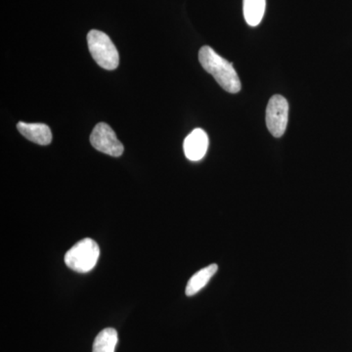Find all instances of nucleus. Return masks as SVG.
I'll return each mask as SVG.
<instances>
[{"mask_svg": "<svg viewBox=\"0 0 352 352\" xmlns=\"http://www.w3.org/2000/svg\"><path fill=\"white\" fill-rule=\"evenodd\" d=\"M199 61L206 72L210 74L217 83L229 94H238L241 90L239 76L233 65L227 61L210 46H203L199 51Z\"/></svg>", "mask_w": 352, "mask_h": 352, "instance_id": "nucleus-1", "label": "nucleus"}, {"mask_svg": "<svg viewBox=\"0 0 352 352\" xmlns=\"http://www.w3.org/2000/svg\"><path fill=\"white\" fill-rule=\"evenodd\" d=\"M88 50L101 68L112 71L120 63L119 52L105 32L92 30L87 34Z\"/></svg>", "mask_w": 352, "mask_h": 352, "instance_id": "nucleus-2", "label": "nucleus"}, {"mask_svg": "<svg viewBox=\"0 0 352 352\" xmlns=\"http://www.w3.org/2000/svg\"><path fill=\"white\" fill-rule=\"evenodd\" d=\"M100 249L94 240L85 238L76 243L65 254V263L69 270L78 273H87L96 265Z\"/></svg>", "mask_w": 352, "mask_h": 352, "instance_id": "nucleus-3", "label": "nucleus"}, {"mask_svg": "<svg viewBox=\"0 0 352 352\" xmlns=\"http://www.w3.org/2000/svg\"><path fill=\"white\" fill-rule=\"evenodd\" d=\"M289 104L281 95L271 97L266 108V126L274 138L283 136L288 124Z\"/></svg>", "mask_w": 352, "mask_h": 352, "instance_id": "nucleus-4", "label": "nucleus"}, {"mask_svg": "<svg viewBox=\"0 0 352 352\" xmlns=\"http://www.w3.org/2000/svg\"><path fill=\"white\" fill-rule=\"evenodd\" d=\"M90 143L97 151L112 157L122 156L124 145L118 139L115 131L105 122L95 126L90 135Z\"/></svg>", "mask_w": 352, "mask_h": 352, "instance_id": "nucleus-5", "label": "nucleus"}, {"mask_svg": "<svg viewBox=\"0 0 352 352\" xmlns=\"http://www.w3.org/2000/svg\"><path fill=\"white\" fill-rule=\"evenodd\" d=\"M208 148V134L201 129H194L185 138L183 149L187 159L190 161L198 162L207 154Z\"/></svg>", "mask_w": 352, "mask_h": 352, "instance_id": "nucleus-6", "label": "nucleus"}, {"mask_svg": "<svg viewBox=\"0 0 352 352\" xmlns=\"http://www.w3.org/2000/svg\"><path fill=\"white\" fill-rule=\"evenodd\" d=\"M18 131L24 138L38 145H48L52 141V133L50 126L44 124H27L20 122L17 124Z\"/></svg>", "mask_w": 352, "mask_h": 352, "instance_id": "nucleus-7", "label": "nucleus"}, {"mask_svg": "<svg viewBox=\"0 0 352 352\" xmlns=\"http://www.w3.org/2000/svg\"><path fill=\"white\" fill-rule=\"evenodd\" d=\"M217 270H219L217 264H210L190 278L186 287V296H195L199 293L210 282V278L214 276Z\"/></svg>", "mask_w": 352, "mask_h": 352, "instance_id": "nucleus-8", "label": "nucleus"}, {"mask_svg": "<svg viewBox=\"0 0 352 352\" xmlns=\"http://www.w3.org/2000/svg\"><path fill=\"white\" fill-rule=\"evenodd\" d=\"M117 344V331L113 328H106L95 338L92 352H115Z\"/></svg>", "mask_w": 352, "mask_h": 352, "instance_id": "nucleus-9", "label": "nucleus"}, {"mask_svg": "<svg viewBox=\"0 0 352 352\" xmlns=\"http://www.w3.org/2000/svg\"><path fill=\"white\" fill-rule=\"evenodd\" d=\"M265 12V0H244V17L248 25L256 27Z\"/></svg>", "mask_w": 352, "mask_h": 352, "instance_id": "nucleus-10", "label": "nucleus"}]
</instances>
